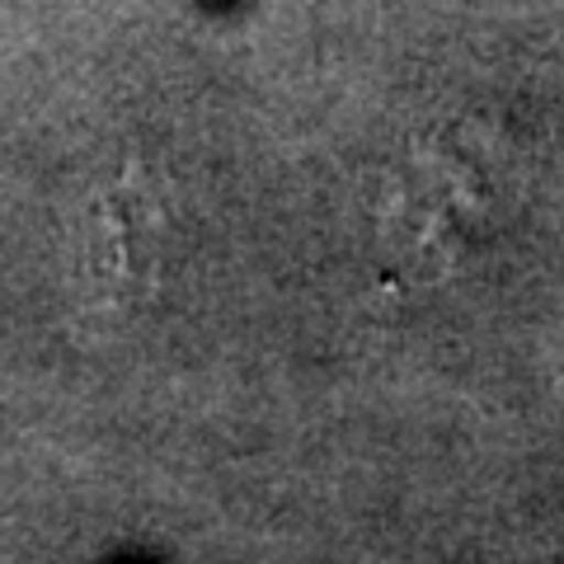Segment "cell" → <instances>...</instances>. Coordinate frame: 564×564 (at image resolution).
I'll return each mask as SVG.
<instances>
[{
	"instance_id": "1",
	"label": "cell",
	"mask_w": 564,
	"mask_h": 564,
	"mask_svg": "<svg viewBox=\"0 0 564 564\" xmlns=\"http://www.w3.org/2000/svg\"><path fill=\"white\" fill-rule=\"evenodd\" d=\"M489 207V184L470 174L456 151H414L400 165L391 207H386V236L400 240L410 259L452 263L456 250L475 240Z\"/></svg>"
},
{
	"instance_id": "2",
	"label": "cell",
	"mask_w": 564,
	"mask_h": 564,
	"mask_svg": "<svg viewBox=\"0 0 564 564\" xmlns=\"http://www.w3.org/2000/svg\"><path fill=\"white\" fill-rule=\"evenodd\" d=\"M99 278L113 296H147L161 269V207L128 174L99 203Z\"/></svg>"
}]
</instances>
